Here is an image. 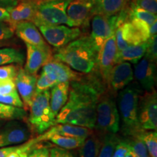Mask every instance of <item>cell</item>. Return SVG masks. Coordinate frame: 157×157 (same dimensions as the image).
<instances>
[{
	"label": "cell",
	"mask_w": 157,
	"mask_h": 157,
	"mask_svg": "<svg viewBox=\"0 0 157 157\" xmlns=\"http://www.w3.org/2000/svg\"><path fill=\"white\" fill-rule=\"evenodd\" d=\"M69 87L70 82H60L51 88L50 105L56 118L68 101Z\"/></svg>",
	"instance_id": "obj_21"
},
{
	"label": "cell",
	"mask_w": 157,
	"mask_h": 157,
	"mask_svg": "<svg viewBox=\"0 0 157 157\" xmlns=\"http://www.w3.org/2000/svg\"><path fill=\"white\" fill-rule=\"evenodd\" d=\"M39 145V143L31 149L28 157H50V149L48 147Z\"/></svg>",
	"instance_id": "obj_39"
},
{
	"label": "cell",
	"mask_w": 157,
	"mask_h": 157,
	"mask_svg": "<svg viewBox=\"0 0 157 157\" xmlns=\"http://www.w3.org/2000/svg\"><path fill=\"white\" fill-rule=\"evenodd\" d=\"M68 0H38L36 15L32 23L40 25L68 24L66 15Z\"/></svg>",
	"instance_id": "obj_6"
},
{
	"label": "cell",
	"mask_w": 157,
	"mask_h": 157,
	"mask_svg": "<svg viewBox=\"0 0 157 157\" xmlns=\"http://www.w3.org/2000/svg\"><path fill=\"white\" fill-rule=\"evenodd\" d=\"M7 23L0 22V42L11 39L14 34L13 29Z\"/></svg>",
	"instance_id": "obj_37"
},
{
	"label": "cell",
	"mask_w": 157,
	"mask_h": 157,
	"mask_svg": "<svg viewBox=\"0 0 157 157\" xmlns=\"http://www.w3.org/2000/svg\"><path fill=\"white\" fill-rule=\"evenodd\" d=\"M145 56L153 62L156 63L157 60V39L156 35L150 37L147 42V48Z\"/></svg>",
	"instance_id": "obj_34"
},
{
	"label": "cell",
	"mask_w": 157,
	"mask_h": 157,
	"mask_svg": "<svg viewBox=\"0 0 157 157\" xmlns=\"http://www.w3.org/2000/svg\"><path fill=\"white\" fill-rule=\"evenodd\" d=\"M98 54L90 36H83L56 50L52 58L78 73L90 74L95 70L97 71Z\"/></svg>",
	"instance_id": "obj_2"
},
{
	"label": "cell",
	"mask_w": 157,
	"mask_h": 157,
	"mask_svg": "<svg viewBox=\"0 0 157 157\" xmlns=\"http://www.w3.org/2000/svg\"><path fill=\"white\" fill-rule=\"evenodd\" d=\"M125 140L128 143L129 151L135 157H149L146 145L140 137L137 136L125 137Z\"/></svg>",
	"instance_id": "obj_31"
},
{
	"label": "cell",
	"mask_w": 157,
	"mask_h": 157,
	"mask_svg": "<svg viewBox=\"0 0 157 157\" xmlns=\"http://www.w3.org/2000/svg\"><path fill=\"white\" fill-rule=\"evenodd\" d=\"M117 53L115 33L105 40L98 54L97 71L102 82L106 84L110 72L115 65Z\"/></svg>",
	"instance_id": "obj_12"
},
{
	"label": "cell",
	"mask_w": 157,
	"mask_h": 157,
	"mask_svg": "<svg viewBox=\"0 0 157 157\" xmlns=\"http://www.w3.org/2000/svg\"><path fill=\"white\" fill-rule=\"evenodd\" d=\"M26 45V61L24 70L31 75H36L39 70L52 58L50 48L44 49L29 44Z\"/></svg>",
	"instance_id": "obj_16"
},
{
	"label": "cell",
	"mask_w": 157,
	"mask_h": 157,
	"mask_svg": "<svg viewBox=\"0 0 157 157\" xmlns=\"http://www.w3.org/2000/svg\"><path fill=\"white\" fill-rule=\"evenodd\" d=\"M146 145L150 157H157V132L143 130L137 135Z\"/></svg>",
	"instance_id": "obj_30"
},
{
	"label": "cell",
	"mask_w": 157,
	"mask_h": 157,
	"mask_svg": "<svg viewBox=\"0 0 157 157\" xmlns=\"http://www.w3.org/2000/svg\"><path fill=\"white\" fill-rule=\"evenodd\" d=\"M147 48V42L132 45L124 49L117 53L115 64L121 62H128L136 64L145 56Z\"/></svg>",
	"instance_id": "obj_24"
},
{
	"label": "cell",
	"mask_w": 157,
	"mask_h": 157,
	"mask_svg": "<svg viewBox=\"0 0 157 157\" xmlns=\"http://www.w3.org/2000/svg\"><path fill=\"white\" fill-rule=\"evenodd\" d=\"M27 117L26 110L0 103V119L5 121L24 120Z\"/></svg>",
	"instance_id": "obj_27"
},
{
	"label": "cell",
	"mask_w": 157,
	"mask_h": 157,
	"mask_svg": "<svg viewBox=\"0 0 157 157\" xmlns=\"http://www.w3.org/2000/svg\"><path fill=\"white\" fill-rule=\"evenodd\" d=\"M50 90L35 93L29 105V123L37 134L41 135L56 124L50 105Z\"/></svg>",
	"instance_id": "obj_4"
},
{
	"label": "cell",
	"mask_w": 157,
	"mask_h": 157,
	"mask_svg": "<svg viewBox=\"0 0 157 157\" xmlns=\"http://www.w3.org/2000/svg\"><path fill=\"white\" fill-rule=\"evenodd\" d=\"M47 134H57L63 136L85 139L93 132V129L70 124H56L46 132Z\"/></svg>",
	"instance_id": "obj_22"
},
{
	"label": "cell",
	"mask_w": 157,
	"mask_h": 157,
	"mask_svg": "<svg viewBox=\"0 0 157 157\" xmlns=\"http://www.w3.org/2000/svg\"><path fill=\"white\" fill-rule=\"evenodd\" d=\"M30 127L23 120H11L0 127V148L22 144L30 140Z\"/></svg>",
	"instance_id": "obj_8"
},
{
	"label": "cell",
	"mask_w": 157,
	"mask_h": 157,
	"mask_svg": "<svg viewBox=\"0 0 157 157\" xmlns=\"http://www.w3.org/2000/svg\"><path fill=\"white\" fill-rule=\"evenodd\" d=\"M143 90L137 83L129 84L118 92L117 105L121 121L119 130L125 137L137 136L143 129L138 121V101Z\"/></svg>",
	"instance_id": "obj_3"
},
{
	"label": "cell",
	"mask_w": 157,
	"mask_h": 157,
	"mask_svg": "<svg viewBox=\"0 0 157 157\" xmlns=\"http://www.w3.org/2000/svg\"><path fill=\"white\" fill-rule=\"evenodd\" d=\"M21 0H0V7L5 9H10L18 4Z\"/></svg>",
	"instance_id": "obj_42"
},
{
	"label": "cell",
	"mask_w": 157,
	"mask_h": 157,
	"mask_svg": "<svg viewBox=\"0 0 157 157\" xmlns=\"http://www.w3.org/2000/svg\"><path fill=\"white\" fill-rule=\"evenodd\" d=\"M36 138L39 143L44 140H49L56 146L67 149V150H74V149L78 148L82 146L84 140V139L82 138L63 136V135L57 134H47L45 132L39 135Z\"/></svg>",
	"instance_id": "obj_23"
},
{
	"label": "cell",
	"mask_w": 157,
	"mask_h": 157,
	"mask_svg": "<svg viewBox=\"0 0 157 157\" xmlns=\"http://www.w3.org/2000/svg\"><path fill=\"white\" fill-rule=\"evenodd\" d=\"M95 129L103 134H117L119 131V116L113 94L103 93L100 97L96 107Z\"/></svg>",
	"instance_id": "obj_5"
},
{
	"label": "cell",
	"mask_w": 157,
	"mask_h": 157,
	"mask_svg": "<svg viewBox=\"0 0 157 157\" xmlns=\"http://www.w3.org/2000/svg\"><path fill=\"white\" fill-rule=\"evenodd\" d=\"M94 15L112 17L127 7L130 0H93Z\"/></svg>",
	"instance_id": "obj_20"
},
{
	"label": "cell",
	"mask_w": 157,
	"mask_h": 157,
	"mask_svg": "<svg viewBox=\"0 0 157 157\" xmlns=\"http://www.w3.org/2000/svg\"><path fill=\"white\" fill-rule=\"evenodd\" d=\"M41 73L45 74L56 84L77 81L82 77L81 74L74 71L68 65L53 58L43 66Z\"/></svg>",
	"instance_id": "obj_14"
},
{
	"label": "cell",
	"mask_w": 157,
	"mask_h": 157,
	"mask_svg": "<svg viewBox=\"0 0 157 157\" xmlns=\"http://www.w3.org/2000/svg\"><path fill=\"white\" fill-rule=\"evenodd\" d=\"M132 4L153 14L157 13V0H132Z\"/></svg>",
	"instance_id": "obj_35"
},
{
	"label": "cell",
	"mask_w": 157,
	"mask_h": 157,
	"mask_svg": "<svg viewBox=\"0 0 157 157\" xmlns=\"http://www.w3.org/2000/svg\"><path fill=\"white\" fill-rule=\"evenodd\" d=\"M5 123V120H2V119H0V127H1Z\"/></svg>",
	"instance_id": "obj_47"
},
{
	"label": "cell",
	"mask_w": 157,
	"mask_h": 157,
	"mask_svg": "<svg viewBox=\"0 0 157 157\" xmlns=\"http://www.w3.org/2000/svg\"><path fill=\"white\" fill-rule=\"evenodd\" d=\"M18 68L14 65L9 64L0 66V80L15 79Z\"/></svg>",
	"instance_id": "obj_36"
},
{
	"label": "cell",
	"mask_w": 157,
	"mask_h": 157,
	"mask_svg": "<svg viewBox=\"0 0 157 157\" xmlns=\"http://www.w3.org/2000/svg\"><path fill=\"white\" fill-rule=\"evenodd\" d=\"M37 28L44 40L56 50L66 46L81 36V30L76 27L63 25H40Z\"/></svg>",
	"instance_id": "obj_7"
},
{
	"label": "cell",
	"mask_w": 157,
	"mask_h": 157,
	"mask_svg": "<svg viewBox=\"0 0 157 157\" xmlns=\"http://www.w3.org/2000/svg\"><path fill=\"white\" fill-rule=\"evenodd\" d=\"M138 121L143 130L157 129V93L156 90L141 94L137 109Z\"/></svg>",
	"instance_id": "obj_9"
},
{
	"label": "cell",
	"mask_w": 157,
	"mask_h": 157,
	"mask_svg": "<svg viewBox=\"0 0 157 157\" xmlns=\"http://www.w3.org/2000/svg\"><path fill=\"white\" fill-rule=\"evenodd\" d=\"M16 90L13 79L0 80V95H7Z\"/></svg>",
	"instance_id": "obj_38"
},
{
	"label": "cell",
	"mask_w": 157,
	"mask_h": 157,
	"mask_svg": "<svg viewBox=\"0 0 157 157\" xmlns=\"http://www.w3.org/2000/svg\"><path fill=\"white\" fill-rule=\"evenodd\" d=\"M103 138L93 132L84 139L79 147L78 157H98L101 148Z\"/></svg>",
	"instance_id": "obj_25"
},
{
	"label": "cell",
	"mask_w": 157,
	"mask_h": 157,
	"mask_svg": "<svg viewBox=\"0 0 157 157\" xmlns=\"http://www.w3.org/2000/svg\"><path fill=\"white\" fill-rule=\"evenodd\" d=\"M56 84V82L50 79L48 76L41 73L39 77H37L35 93H39L41 92L45 91V90H49Z\"/></svg>",
	"instance_id": "obj_33"
},
{
	"label": "cell",
	"mask_w": 157,
	"mask_h": 157,
	"mask_svg": "<svg viewBox=\"0 0 157 157\" xmlns=\"http://www.w3.org/2000/svg\"><path fill=\"white\" fill-rule=\"evenodd\" d=\"M68 1H72V0H68Z\"/></svg>",
	"instance_id": "obj_48"
},
{
	"label": "cell",
	"mask_w": 157,
	"mask_h": 157,
	"mask_svg": "<svg viewBox=\"0 0 157 157\" xmlns=\"http://www.w3.org/2000/svg\"><path fill=\"white\" fill-rule=\"evenodd\" d=\"M69 27L86 26L94 15L93 0H72L66 8Z\"/></svg>",
	"instance_id": "obj_11"
},
{
	"label": "cell",
	"mask_w": 157,
	"mask_h": 157,
	"mask_svg": "<svg viewBox=\"0 0 157 157\" xmlns=\"http://www.w3.org/2000/svg\"><path fill=\"white\" fill-rule=\"evenodd\" d=\"M38 0H21L16 6L7 10L10 14L8 23L14 30L15 25L21 21L33 22L36 15Z\"/></svg>",
	"instance_id": "obj_19"
},
{
	"label": "cell",
	"mask_w": 157,
	"mask_h": 157,
	"mask_svg": "<svg viewBox=\"0 0 157 157\" xmlns=\"http://www.w3.org/2000/svg\"><path fill=\"white\" fill-rule=\"evenodd\" d=\"M134 78L130 63L121 62L116 63L110 72L106 85L110 93L114 94L127 87Z\"/></svg>",
	"instance_id": "obj_13"
},
{
	"label": "cell",
	"mask_w": 157,
	"mask_h": 157,
	"mask_svg": "<svg viewBox=\"0 0 157 157\" xmlns=\"http://www.w3.org/2000/svg\"><path fill=\"white\" fill-rule=\"evenodd\" d=\"M128 15L129 19H139L146 23L148 25H151L157 21L156 14H153L150 12L137 7L133 4H130V6L128 7Z\"/></svg>",
	"instance_id": "obj_29"
},
{
	"label": "cell",
	"mask_w": 157,
	"mask_h": 157,
	"mask_svg": "<svg viewBox=\"0 0 157 157\" xmlns=\"http://www.w3.org/2000/svg\"><path fill=\"white\" fill-rule=\"evenodd\" d=\"M120 140V137L118 136L117 134H112V133L104 134L103 143L98 157L112 156L116 146Z\"/></svg>",
	"instance_id": "obj_28"
},
{
	"label": "cell",
	"mask_w": 157,
	"mask_h": 157,
	"mask_svg": "<svg viewBox=\"0 0 157 157\" xmlns=\"http://www.w3.org/2000/svg\"><path fill=\"white\" fill-rule=\"evenodd\" d=\"M36 80V75H31L27 73L24 68H20L17 70L14 82L15 87L24 104L25 110L29 109L32 98L35 95Z\"/></svg>",
	"instance_id": "obj_17"
},
{
	"label": "cell",
	"mask_w": 157,
	"mask_h": 157,
	"mask_svg": "<svg viewBox=\"0 0 157 157\" xmlns=\"http://www.w3.org/2000/svg\"><path fill=\"white\" fill-rule=\"evenodd\" d=\"M14 31L25 44H29L44 49L50 48L45 42L39 29L31 21H21L15 25Z\"/></svg>",
	"instance_id": "obj_18"
},
{
	"label": "cell",
	"mask_w": 157,
	"mask_h": 157,
	"mask_svg": "<svg viewBox=\"0 0 157 157\" xmlns=\"http://www.w3.org/2000/svg\"><path fill=\"white\" fill-rule=\"evenodd\" d=\"M133 74L137 79V84L145 92H151L155 90L156 82V63L144 56L135 66Z\"/></svg>",
	"instance_id": "obj_15"
},
{
	"label": "cell",
	"mask_w": 157,
	"mask_h": 157,
	"mask_svg": "<svg viewBox=\"0 0 157 157\" xmlns=\"http://www.w3.org/2000/svg\"><path fill=\"white\" fill-rule=\"evenodd\" d=\"M25 60L22 51L15 48H0V66L13 63L23 64Z\"/></svg>",
	"instance_id": "obj_26"
},
{
	"label": "cell",
	"mask_w": 157,
	"mask_h": 157,
	"mask_svg": "<svg viewBox=\"0 0 157 157\" xmlns=\"http://www.w3.org/2000/svg\"><path fill=\"white\" fill-rule=\"evenodd\" d=\"M149 32H150V36L151 37L153 36L156 35L157 32V21L153 23L149 26Z\"/></svg>",
	"instance_id": "obj_45"
},
{
	"label": "cell",
	"mask_w": 157,
	"mask_h": 157,
	"mask_svg": "<svg viewBox=\"0 0 157 157\" xmlns=\"http://www.w3.org/2000/svg\"><path fill=\"white\" fill-rule=\"evenodd\" d=\"M129 150L128 143L125 140V138L124 140H120L116 146L115 150L111 157H125Z\"/></svg>",
	"instance_id": "obj_40"
},
{
	"label": "cell",
	"mask_w": 157,
	"mask_h": 157,
	"mask_svg": "<svg viewBox=\"0 0 157 157\" xmlns=\"http://www.w3.org/2000/svg\"><path fill=\"white\" fill-rule=\"evenodd\" d=\"M0 103L12 105V106L24 109V104L20 97L17 90L7 95H0Z\"/></svg>",
	"instance_id": "obj_32"
},
{
	"label": "cell",
	"mask_w": 157,
	"mask_h": 157,
	"mask_svg": "<svg viewBox=\"0 0 157 157\" xmlns=\"http://www.w3.org/2000/svg\"><path fill=\"white\" fill-rule=\"evenodd\" d=\"M14 147L15 146L0 148V157H7V155L13 150Z\"/></svg>",
	"instance_id": "obj_44"
},
{
	"label": "cell",
	"mask_w": 157,
	"mask_h": 157,
	"mask_svg": "<svg viewBox=\"0 0 157 157\" xmlns=\"http://www.w3.org/2000/svg\"><path fill=\"white\" fill-rule=\"evenodd\" d=\"M117 15L105 17L94 15L91 18V34L90 38L98 52L105 40L115 33Z\"/></svg>",
	"instance_id": "obj_10"
},
{
	"label": "cell",
	"mask_w": 157,
	"mask_h": 157,
	"mask_svg": "<svg viewBox=\"0 0 157 157\" xmlns=\"http://www.w3.org/2000/svg\"><path fill=\"white\" fill-rule=\"evenodd\" d=\"M102 81L97 78L70 82L66 105L56 116V124H70L93 129L95 127L96 107L104 93Z\"/></svg>",
	"instance_id": "obj_1"
},
{
	"label": "cell",
	"mask_w": 157,
	"mask_h": 157,
	"mask_svg": "<svg viewBox=\"0 0 157 157\" xmlns=\"http://www.w3.org/2000/svg\"><path fill=\"white\" fill-rule=\"evenodd\" d=\"M125 157H135V156L132 154V153L129 150V151L127 153V154H126V156H125Z\"/></svg>",
	"instance_id": "obj_46"
},
{
	"label": "cell",
	"mask_w": 157,
	"mask_h": 157,
	"mask_svg": "<svg viewBox=\"0 0 157 157\" xmlns=\"http://www.w3.org/2000/svg\"><path fill=\"white\" fill-rule=\"evenodd\" d=\"M50 157H76L70 150L56 146L50 149Z\"/></svg>",
	"instance_id": "obj_41"
},
{
	"label": "cell",
	"mask_w": 157,
	"mask_h": 157,
	"mask_svg": "<svg viewBox=\"0 0 157 157\" xmlns=\"http://www.w3.org/2000/svg\"><path fill=\"white\" fill-rule=\"evenodd\" d=\"M10 14L7 9L0 7V22H9Z\"/></svg>",
	"instance_id": "obj_43"
}]
</instances>
